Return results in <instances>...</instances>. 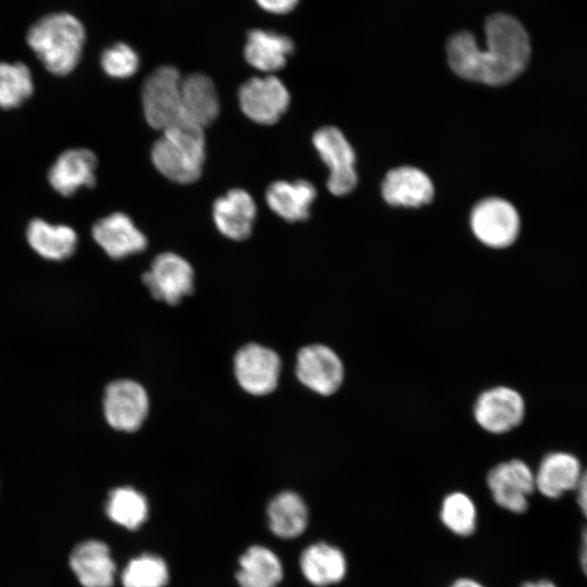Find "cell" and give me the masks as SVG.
<instances>
[{"label":"cell","mask_w":587,"mask_h":587,"mask_svg":"<svg viewBox=\"0 0 587 587\" xmlns=\"http://www.w3.org/2000/svg\"><path fill=\"white\" fill-rule=\"evenodd\" d=\"M486 46H477L469 32L452 35L447 42L451 70L460 77L489 86L511 83L526 68L530 42L526 29L515 17L496 13L485 23Z\"/></svg>","instance_id":"cell-1"},{"label":"cell","mask_w":587,"mask_h":587,"mask_svg":"<svg viewBox=\"0 0 587 587\" xmlns=\"http://www.w3.org/2000/svg\"><path fill=\"white\" fill-rule=\"evenodd\" d=\"M26 41L47 71L62 76L77 66L86 32L76 16L57 12L36 21L27 32Z\"/></svg>","instance_id":"cell-2"},{"label":"cell","mask_w":587,"mask_h":587,"mask_svg":"<svg viewBox=\"0 0 587 587\" xmlns=\"http://www.w3.org/2000/svg\"><path fill=\"white\" fill-rule=\"evenodd\" d=\"M205 160V136L203 128L180 121L162 130L153 143L151 161L166 178L177 184L196 182Z\"/></svg>","instance_id":"cell-3"},{"label":"cell","mask_w":587,"mask_h":587,"mask_svg":"<svg viewBox=\"0 0 587 587\" xmlns=\"http://www.w3.org/2000/svg\"><path fill=\"white\" fill-rule=\"evenodd\" d=\"M182 80L180 73L171 65L155 68L145 79L141 88L142 110L152 128L164 130L183 121Z\"/></svg>","instance_id":"cell-4"},{"label":"cell","mask_w":587,"mask_h":587,"mask_svg":"<svg viewBox=\"0 0 587 587\" xmlns=\"http://www.w3.org/2000/svg\"><path fill=\"white\" fill-rule=\"evenodd\" d=\"M312 142L329 170L327 189L335 196L351 192L358 183L355 153L341 130L334 126L321 127L313 134Z\"/></svg>","instance_id":"cell-5"},{"label":"cell","mask_w":587,"mask_h":587,"mask_svg":"<svg viewBox=\"0 0 587 587\" xmlns=\"http://www.w3.org/2000/svg\"><path fill=\"white\" fill-rule=\"evenodd\" d=\"M470 224L475 237L485 246L496 249L511 246L520 233V216L512 203L489 197L472 209Z\"/></svg>","instance_id":"cell-6"},{"label":"cell","mask_w":587,"mask_h":587,"mask_svg":"<svg viewBox=\"0 0 587 587\" xmlns=\"http://www.w3.org/2000/svg\"><path fill=\"white\" fill-rule=\"evenodd\" d=\"M238 101L248 118L272 125L287 111L290 95L278 77L267 74L246 80L238 90Z\"/></svg>","instance_id":"cell-7"},{"label":"cell","mask_w":587,"mask_h":587,"mask_svg":"<svg viewBox=\"0 0 587 587\" xmlns=\"http://www.w3.org/2000/svg\"><path fill=\"white\" fill-rule=\"evenodd\" d=\"M149 411L145 388L132 379H116L107 385L103 395V413L108 424L122 432H136L143 424Z\"/></svg>","instance_id":"cell-8"},{"label":"cell","mask_w":587,"mask_h":587,"mask_svg":"<svg viewBox=\"0 0 587 587\" xmlns=\"http://www.w3.org/2000/svg\"><path fill=\"white\" fill-rule=\"evenodd\" d=\"M487 486L500 508L521 514L528 509L529 496L536 489L535 475L524 461L514 459L494 466Z\"/></svg>","instance_id":"cell-9"},{"label":"cell","mask_w":587,"mask_h":587,"mask_svg":"<svg viewBox=\"0 0 587 587\" xmlns=\"http://www.w3.org/2000/svg\"><path fill=\"white\" fill-rule=\"evenodd\" d=\"M141 278L154 299L170 305H176L193 290L191 265L173 252L157 255Z\"/></svg>","instance_id":"cell-10"},{"label":"cell","mask_w":587,"mask_h":587,"mask_svg":"<svg viewBox=\"0 0 587 587\" xmlns=\"http://www.w3.org/2000/svg\"><path fill=\"white\" fill-rule=\"evenodd\" d=\"M296 374L310 390L330 396L342 385L345 367L339 355L329 347L312 344L297 353Z\"/></svg>","instance_id":"cell-11"},{"label":"cell","mask_w":587,"mask_h":587,"mask_svg":"<svg viewBox=\"0 0 587 587\" xmlns=\"http://www.w3.org/2000/svg\"><path fill=\"white\" fill-rule=\"evenodd\" d=\"M280 365V359L274 350L258 344L241 347L234 359L238 384L253 396H265L276 388Z\"/></svg>","instance_id":"cell-12"},{"label":"cell","mask_w":587,"mask_h":587,"mask_svg":"<svg viewBox=\"0 0 587 587\" xmlns=\"http://www.w3.org/2000/svg\"><path fill=\"white\" fill-rule=\"evenodd\" d=\"M473 414L477 424L486 432L504 434L522 423L525 415V402L515 389L496 386L477 397Z\"/></svg>","instance_id":"cell-13"},{"label":"cell","mask_w":587,"mask_h":587,"mask_svg":"<svg viewBox=\"0 0 587 587\" xmlns=\"http://www.w3.org/2000/svg\"><path fill=\"white\" fill-rule=\"evenodd\" d=\"M68 564L83 587H113L116 564L109 546L97 539L77 544L70 553Z\"/></svg>","instance_id":"cell-14"},{"label":"cell","mask_w":587,"mask_h":587,"mask_svg":"<svg viewBox=\"0 0 587 587\" xmlns=\"http://www.w3.org/2000/svg\"><path fill=\"white\" fill-rule=\"evenodd\" d=\"M97 163L96 154L89 149H67L49 168L48 182L58 193L73 196L82 188L95 186Z\"/></svg>","instance_id":"cell-15"},{"label":"cell","mask_w":587,"mask_h":587,"mask_svg":"<svg viewBox=\"0 0 587 587\" xmlns=\"http://www.w3.org/2000/svg\"><path fill=\"white\" fill-rule=\"evenodd\" d=\"M91 235L99 247L112 259H123L143 251L147 237L125 213L115 212L98 220Z\"/></svg>","instance_id":"cell-16"},{"label":"cell","mask_w":587,"mask_h":587,"mask_svg":"<svg viewBox=\"0 0 587 587\" xmlns=\"http://www.w3.org/2000/svg\"><path fill=\"white\" fill-rule=\"evenodd\" d=\"M255 216V202L241 188L230 189L213 203V222L217 230L232 240L247 239L251 235Z\"/></svg>","instance_id":"cell-17"},{"label":"cell","mask_w":587,"mask_h":587,"mask_svg":"<svg viewBox=\"0 0 587 587\" xmlns=\"http://www.w3.org/2000/svg\"><path fill=\"white\" fill-rule=\"evenodd\" d=\"M434 193L428 175L413 166L390 170L382 184L384 200L394 207L419 208L428 204Z\"/></svg>","instance_id":"cell-18"},{"label":"cell","mask_w":587,"mask_h":587,"mask_svg":"<svg viewBox=\"0 0 587 587\" xmlns=\"http://www.w3.org/2000/svg\"><path fill=\"white\" fill-rule=\"evenodd\" d=\"M220 112V100L213 80L203 73H192L182 80L183 121L204 128Z\"/></svg>","instance_id":"cell-19"},{"label":"cell","mask_w":587,"mask_h":587,"mask_svg":"<svg viewBox=\"0 0 587 587\" xmlns=\"http://www.w3.org/2000/svg\"><path fill=\"white\" fill-rule=\"evenodd\" d=\"M299 565L303 577L315 587H327L340 583L347 575L348 562L345 553L325 541L308 546L300 555Z\"/></svg>","instance_id":"cell-20"},{"label":"cell","mask_w":587,"mask_h":587,"mask_svg":"<svg viewBox=\"0 0 587 587\" xmlns=\"http://www.w3.org/2000/svg\"><path fill=\"white\" fill-rule=\"evenodd\" d=\"M583 470L579 460L572 453L554 451L540 462L535 475L536 489L546 498L559 499L576 489Z\"/></svg>","instance_id":"cell-21"},{"label":"cell","mask_w":587,"mask_h":587,"mask_svg":"<svg viewBox=\"0 0 587 587\" xmlns=\"http://www.w3.org/2000/svg\"><path fill=\"white\" fill-rule=\"evenodd\" d=\"M315 197L314 185L305 179L277 180L272 183L265 192L268 208L288 222L307 220Z\"/></svg>","instance_id":"cell-22"},{"label":"cell","mask_w":587,"mask_h":587,"mask_svg":"<svg viewBox=\"0 0 587 587\" xmlns=\"http://www.w3.org/2000/svg\"><path fill=\"white\" fill-rule=\"evenodd\" d=\"M292 40L266 29H252L247 35L243 57L252 67L272 73L280 70L294 52Z\"/></svg>","instance_id":"cell-23"},{"label":"cell","mask_w":587,"mask_h":587,"mask_svg":"<svg viewBox=\"0 0 587 587\" xmlns=\"http://www.w3.org/2000/svg\"><path fill=\"white\" fill-rule=\"evenodd\" d=\"M26 239L39 257L49 261L68 259L78 243V236L71 226L51 224L42 218H34L28 223Z\"/></svg>","instance_id":"cell-24"},{"label":"cell","mask_w":587,"mask_h":587,"mask_svg":"<svg viewBox=\"0 0 587 587\" xmlns=\"http://www.w3.org/2000/svg\"><path fill=\"white\" fill-rule=\"evenodd\" d=\"M266 513L271 532L283 539L299 537L308 526L307 503L300 495L291 490L282 491L273 497Z\"/></svg>","instance_id":"cell-25"},{"label":"cell","mask_w":587,"mask_h":587,"mask_svg":"<svg viewBox=\"0 0 587 587\" xmlns=\"http://www.w3.org/2000/svg\"><path fill=\"white\" fill-rule=\"evenodd\" d=\"M238 563L236 580L239 587H277L283 578L279 558L264 546L249 547Z\"/></svg>","instance_id":"cell-26"},{"label":"cell","mask_w":587,"mask_h":587,"mask_svg":"<svg viewBox=\"0 0 587 587\" xmlns=\"http://www.w3.org/2000/svg\"><path fill=\"white\" fill-rule=\"evenodd\" d=\"M104 511L116 525L137 530L148 520L147 498L130 486L113 488L107 498Z\"/></svg>","instance_id":"cell-27"},{"label":"cell","mask_w":587,"mask_h":587,"mask_svg":"<svg viewBox=\"0 0 587 587\" xmlns=\"http://www.w3.org/2000/svg\"><path fill=\"white\" fill-rule=\"evenodd\" d=\"M33 92L34 80L26 64L0 62V108H18Z\"/></svg>","instance_id":"cell-28"},{"label":"cell","mask_w":587,"mask_h":587,"mask_svg":"<svg viewBox=\"0 0 587 587\" xmlns=\"http://www.w3.org/2000/svg\"><path fill=\"white\" fill-rule=\"evenodd\" d=\"M168 580L166 562L152 553L130 559L121 574L123 587H165Z\"/></svg>","instance_id":"cell-29"},{"label":"cell","mask_w":587,"mask_h":587,"mask_svg":"<svg viewBox=\"0 0 587 587\" xmlns=\"http://www.w3.org/2000/svg\"><path fill=\"white\" fill-rule=\"evenodd\" d=\"M439 517L444 526L461 537L471 536L477 526V509L470 496L462 491L447 495L440 505Z\"/></svg>","instance_id":"cell-30"},{"label":"cell","mask_w":587,"mask_h":587,"mask_svg":"<svg viewBox=\"0 0 587 587\" xmlns=\"http://www.w3.org/2000/svg\"><path fill=\"white\" fill-rule=\"evenodd\" d=\"M100 64L108 76L123 79L138 71L139 57L130 46L116 42L103 50Z\"/></svg>","instance_id":"cell-31"},{"label":"cell","mask_w":587,"mask_h":587,"mask_svg":"<svg viewBox=\"0 0 587 587\" xmlns=\"http://www.w3.org/2000/svg\"><path fill=\"white\" fill-rule=\"evenodd\" d=\"M255 2L268 13L286 14L297 7L299 0H255Z\"/></svg>","instance_id":"cell-32"},{"label":"cell","mask_w":587,"mask_h":587,"mask_svg":"<svg viewBox=\"0 0 587 587\" xmlns=\"http://www.w3.org/2000/svg\"><path fill=\"white\" fill-rule=\"evenodd\" d=\"M577 504L587 520V470L583 471L576 487Z\"/></svg>","instance_id":"cell-33"},{"label":"cell","mask_w":587,"mask_h":587,"mask_svg":"<svg viewBox=\"0 0 587 587\" xmlns=\"http://www.w3.org/2000/svg\"><path fill=\"white\" fill-rule=\"evenodd\" d=\"M579 564L584 575L587 577V527L582 532L579 544Z\"/></svg>","instance_id":"cell-34"},{"label":"cell","mask_w":587,"mask_h":587,"mask_svg":"<svg viewBox=\"0 0 587 587\" xmlns=\"http://www.w3.org/2000/svg\"><path fill=\"white\" fill-rule=\"evenodd\" d=\"M449 587H485V586L474 578L461 577V578L455 579Z\"/></svg>","instance_id":"cell-35"},{"label":"cell","mask_w":587,"mask_h":587,"mask_svg":"<svg viewBox=\"0 0 587 587\" xmlns=\"http://www.w3.org/2000/svg\"><path fill=\"white\" fill-rule=\"evenodd\" d=\"M521 587H558L553 582L549 579H538L534 582H526Z\"/></svg>","instance_id":"cell-36"}]
</instances>
